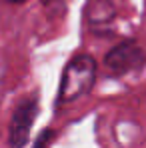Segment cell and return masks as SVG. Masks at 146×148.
Listing matches in <instances>:
<instances>
[{
	"mask_svg": "<svg viewBox=\"0 0 146 148\" xmlns=\"http://www.w3.org/2000/svg\"><path fill=\"white\" fill-rule=\"evenodd\" d=\"M96 60L90 54L72 56L62 70L58 94H56V104L64 106V104H70L74 100L86 96L96 82Z\"/></svg>",
	"mask_w": 146,
	"mask_h": 148,
	"instance_id": "1",
	"label": "cell"
},
{
	"mask_svg": "<svg viewBox=\"0 0 146 148\" xmlns=\"http://www.w3.org/2000/svg\"><path fill=\"white\" fill-rule=\"evenodd\" d=\"M146 66V50L136 40H122L116 46L106 52L104 56V68L106 74L112 78L128 76L138 72Z\"/></svg>",
	"mask_w": 146,
	"mask_h": 148,
	"instance_id": "2",
	"label": "cell"
},
{
	"mask_svg": "<svg viewBox=\"0 0 146 148\" xmlns=\"http://www.w3.org/2000/svg\"><path fill=\"white\" fill-rule=\"evenodd\" d=\"M38 98L36 96H26L22 98L12 110V118L8 126V148H24L30 138V130L36 122L38 116Z\"/></svg>",
	"mask_w": 146,
	"mask_h": 148,
	"instance_id": "3",
	"label": "cell"
},
{
	"mask_svg": "<svg viewBox=\"0 0 146 148\" xmlns=\"http://www.w3.org/2000/svg\"><path fill=\"white\" fill-rule=\"evenodd\" d=\"M86 16H88V22H90L94 32L108 34L110 26H112L114 18H116V10H114V6H112L110 0H96V2L90 4Z\"/></svg>",
	"mask_w": 146,
	"mask_h": 148,
	"instance_id": "4",
	"label": "cell"
},
{
	"mask_svg": "<svg viewBox=\"0 0 146 148\" xmlns=\"http://www.w3.org/2000/svg\"><path fill=\"white\" fill-rule=\"evenodd\" d=\"M50 138H52V132H50V130L42 132V134L38 136V140H36L34 148H46V146H48V142H50Z\"/></svg>",
	"mask_w": 146,
	"mask_h": 148,
	"instance_id": "5",
	"label": "cell"
},
{
	"mask_svg": "<svg viewBox=\"0 0 146 148\" xmlns=\"http://www.w3.org/2000/svg\"><path fill=\"white\" fill-rule=\"evenodd\" d=\"M6 2H10V4H22V2H26V0H6Z\"/></svg>",
	"mask_w": 146,
	"mask_h": 148,
	"instance_id": "6",
	"label": "cell"
}]
</instances>
